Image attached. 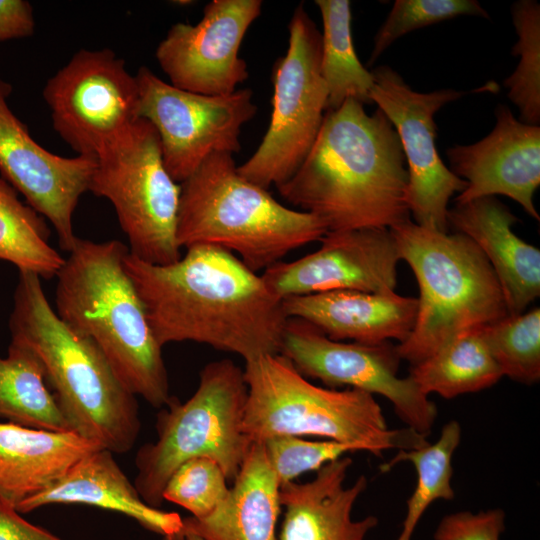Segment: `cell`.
I'll list each match as a JSON object with an SVG mask.
<instances>
[{
  "label": "cell",
  "mask_w": 540,
  "mask_h": 540,
  "mask_svg": "<svg viewBox=\"0 0 540 540\" xmlns=\"http://www.w3.org/2000/svg\"><path fill=\"white\" fill-rule=\"evenodd\" d=\"M10 342L32 350L73 432L112 453L128 452L141 429L137 397L89 338L51 307L41 278L19 271L9 318Z\"/></svg>",
  "instance_id": "obj_3"
},
{
  "label": "cell",
  "mask_w": 540,
  "mask_h": 540,
  "mask_svg": "<svg viewBox=\"0 0 540 540\" xmlns=\"http://www.w3.org/2000/svg\"><path fill=\"white\" fill-rule=\"evenodd\" d=\"M326 233L317 216L282 205L267 189L242 177L232 154L210 155L180 183V248L221 247L257 272Z\"/></svg>",
  "instance_id": "obj_5"
},
{
  "label": "cell",
  "mask_w": 540,
  "mask_h": 540,
  "mask_svg": "<svg viewBox=\"0 0 540 540\" xmlns=\"http://www.w3.org/2000/svg\"><path fill=\"white\" fill-rule=\"evenodd\" d=\"M266 454L280 486L300 475L318 471L345 454L361 451L356 445L333 440H306L299 436H276L265 440Z\"/></svg>",
  "instance_id": "obj_34"
},
{
  "label": "cell",
  "mask_w": 540,
  "mask_h": 540,
  "mask_svg": "<svg viewBox=\"0 0 540 540\" xmlns=\"http://www.w3.org/2000/svg\"><path fill=\"white\" fill-rule=\"evenodd\" d=\"M50 504H83L126 515L163 537L179 533L183 518L146 504L109 450L100 448L78 461L61 479L16 510L28 513Z\"/></svg>",
  "instance_id": "obj_22"
},
{
  "label": "cell",
  "mask_w": 540,
  "mask_h": 540,
  "mask_svg": "<svg viewBox=\"0 0 540 540\" xmlns=\"http://www.w3.org/2000/svg\"><path fill=\"white\" fill-rule=\"evenodd\" d=\"M89 191L112 204L130 254L158 265L181 258L180 184L164 166L159 137L149 121L138 118L98 154Z\"/></svg>",
  "instance_id": "obj_9"
},
{
  "label": "cell",
  "mask_w": 540,
  "mask_h": 540,
  "mask_svg": "<svg viewBox=\"0 0 540 540\" xmlns=\"http://www.w3.org/2000/svg\"><path fill=\"white\" fill-rule=\"evenodd\" d=\"M371 100L393 124L408 164L405 202L416 224L447 233L448 202L463 192L468 183L446 167L436 145L435 113L464 95L463 91L442 89L421 93L411 89L388 66L371 71Z\"/></svg>",
  "instance_id": "obj_14"
},
{
  "label": "cell",
  "mask_w": 540,
  "mask_h": 540,
  "mask_svg": "<svg viewBox=\"0 0 540 540\" xmlns=\"http://www.w3.org/2000/svg\"><path fill=\"white\" fill-rule=\"evenodd\" d=\"M247 394L244 371L221 359L202 368L187 401L172 397L157 414L156 441L143 445L135 458L134 486L146 504L159 508L170 476L194 457L212 458L234 481L252 444L242 431Z\"/></svg>",
  "instance_id": "obj_8"
},
{
  "label": "cell",
  "mask_w": 540,
  "mask_h": 540,
  "mask_svg": "<svg viewBox=\"0 0 540 540\" xmlns=\"http://www.w3.org/2000/svg\"><path fill=\"white\" fill-rule=\"evenodd\" d=\"M506 514L500 508L473 513L458 511L445 515L437 525L434 540H500Z\"/></svg>",
  "instance_id": "obj_35"
},
{
  "label": "cell",
  "mask_w": 540,
  "mask_h": 540,
  "mask_svg": "<svg viewBox=\"0 0 540 540\" xmlns=\"http://www.w3.org/2000/svg\"><path fill=\"white\" fill-rule=\"evenodd\" d=\"M280 354L301 375L329 388L346 386L385 397L407 427L423 436L429 435L435 423V403L409 376H398L401 359L390 342L336 341L303 319L288 318Z\"/></svg>",
  "instance_id": "obj_13"
},
{
  "label": "cell",
  "mask_w": 540,
  "mask_h": 540,
  "mask_svg": "<svg viewBox=\"0 0 540 540\" xmlns=\"http://www.w3.org/2000/svg\"><path fill=\"white\" fill-rule=\"evenodd\" d=\"M320 10L321 76L328 99L326 111L338 109L347 99L372 104L373 76L360 62L352 39L351 3L348 0H316Z\"/></svg>",
  "instance_id": "obj_27"
},
{
  "label": "cell",
  "mask_w": 540,
  "mask_h": 540,
  "mask_svg": "<svg viewBox=\"0 0 540 540\" xmlns=\"http://www.w3.org/2000/svg\"><path fill=\"white\" fill-rule=\"evenodd\" d=\"M12 87L0 80V171L2 178L55 229L59 246L69 252L77 236L73 214L89 191L96 158L53 154L35 141L8 105Z\"/></svg>",
  "instance_id": "obj_16"
},
{
  "label": "cell",
  "mask_w": 540,
  "mask_h": 540,
  "mask_svg": "<svg viewBox=\"0 0 540 540\" xmlns=\"http://www.w3.org/2000/svg\"><path fill=\"white\" fill-rule=\"evenodd\" d=\"M52 126L77 155L96 158L138 119V85L108 49L76 52L45 84Z\"/></svg>",
  "instance_id": "obj_12"
},
{
  "label": "cell",
  "mask_w": 540,
  "mask_h": 540,
  "mask_svg": "<svg viewBox=\"0 0 540 540\" xmlns=\"http://www.w3.org/2000/svg\"><path fill=\"white\" fill-rule=\"evenodd\" d=\"M284 56L273 65L271 120L259 147L238 173L264 188L280 186L300 167L322 125L328 92L321 76V33L303 3L288 25Z\"/></svg>",
  "instance_id": "obj_10"
},
{
  "label": "cell",
  "mask_w": 540,
  "mask_h": 540,
  "mask_svg": "<svg viewBox=\"0 0 540 540\" xmlns=\"http://www.w3.org/2000/svg\"><path fill=\"white\" fill-rule=\"evenodd\" d=\"M33 9L24 0H0V41L29 37L34 33Z\"/></svg>",
  "instance_id": "obj_36"
},
{
  "label": "cell",
  "mask_w": 540,
  "mask_h": 540,
  "mask_svg": "<svg viewBox=\"0 0 540 540\" xmlns=\"http://www.w3.org/2000/svg\"><path fill=\"white\" fill-rule=\"evenodd\" d=\"M320 242L306 256L265 269L269 289L282 299L334 290L395 292L401 258L390 229L328 231Z\"/></svg>",
  "instance_id": "obj_17"
},
{
  "label": "cell",
  "mask_w": 540,
  "mask_h": 540,
  "mask_svg": "<svg viewBox=\"0 0 540 540\" xmlns=\"http://www.w3.org/2000/svg\"><path fill=\"white\" fill-rule=\"evenodd\" d=\"M408 376L425 395L435 393L451 399L487 389L503 375L478 329L458 336L412 365Z\"/></svg>",
  "instance_id": "obj_26"
},
{
  "label": "cell",
  "mask_w": 540,
  "mask_h": 540,
  "mask_svg": "<svg viewBox=\"0 0 540 540\" xmlns=\"http://www.w3.org/2000/svg\"><path fill=\"white\" fill-rule=\"evenodd\" d=\"M262 5L261 0H212L196 25L174 24L155 52L170 84L211 96L236 91L249 76L240 46Z\"/></svg>",
  "instance_id": "obj_15"
},
{
  "label": "cell",
  "mask_w": 540,
  "mask_h": 540,
  "mask_svg": "<svg viewBox=\"0 0 540 540\" xmlns=\"http://www.w3.org/2000/svg\"><path fill=\"white\" fill-rule=\"evenodd\" d=\"M138 118L155 128L164 166L180 184L210 155L237 153L245 123L257 112L253 91L203 95L179 89L142 66L135 74Z\"/></svg>",
  "instance_id": "obj_11"
},
{
  "label": "cell",
  "mask_w": 540,
  "mask_h": 540,
  "mask_svg": "<svg viewBox=\"0 0 540 540\" xmlns=\"http://www.w3.org/2000/svg\"><path fill=\"white\" fill-rule=\"evenodd\" d=\"M518 41L511 54L520 56L516 70L504 81L509 99L518 107L520 121L540 123V5L520 0L511 7Z\"/></svg>",
  "instance_id": "obj_31"
},
{
  "label": "cell",
  "mask_w": 540,
  "mask_h": 540,
  "mask_svg": "<svg viewBox=\"0 0 540 540\" xmlns=\"http://www.w3.org/2000/svg\"><path fill=\"white\" fill-rule=\"evenodd\" d=\"M0 417L29 428L72 431L46 383L41 361L28 347L13 342L7 357H0Z\"/></svg>",
  "instance_id": "obj_25"
},
{
  "label": "cell",
  "mask_w": 540,
  "mask_h": 540,
  "mask_svg": "<svg viewBox=\"0 0 540 540\" xmlns=\"http://www.w3.org/2000/svg\"><path fill=\"white\" fill-rule=\"evenodd\" d=\"M408 171L399 136L377 108L347 99L326 111L308 155L276 187L288 203L317 216L328 231L392 228L410 220Z\"/></svg>",
  "instance_id": "obj_2"
},
{
  "label": "cell",
  "mask_w": 540,
  "mask_h": 540,
  "mask_svg": "<svg viewBox=\"0 0 540 540\" xmlns=\"http://www.w3.org/2000/svg\"><path fill=\"white\" fill-rule=\"evenodd\" d=\"M460 15L489 18L487 11L475 0H396L374 37L369 65L406 33Z\"/></svg>",
  "instance_id": "obj_33"
},
{
  "label": "cell",
  "mask_w": 540,
  "mask_h": 540,
  "mask_svg": "<svg viewBox=\"0 0 540 540\" xmlns=\"http://www.w3.org/2000/svg\"><path fill=\"white\" fill-rule=\"evenodd\" d=\"M227 478L210 457H194L181 464L168 479L163 499L173 502L193 517L203 518L221 506L230 494Z\"/></svg>",
  "instance_id": "obj_32"
},
{
  "label": "cell",
  "mask_w": 540,
  "mask_h": 540,
  "mask_svg": "<svg viewBox=\"0 0 540 540\" xmlns=\"http://www.w3.org/2000/svg\"><path fill=\"white\" fill-rule=\"evenodd\" d=\"M495 115L485 138L446 150L451 172L468 183L454 201L505 195L539 220L533 196L540 184V127L516 119L507 105H498Z\"/></svg>",
  "instance_id": "obj_18"
},
{
  "label": "cell",
  "mask_w": 540,
  "mask_h": 540,
  "mask_svg": "<svg viewBox=\"0 0 540 540\" xmlns=\"http://www.w3.org/2000/svg\"><path fill=\"white\" fill-rule=\"evenodd\" d=\"M0 540H62L49 531L24 519L0 498Z\"/></svg>",
  "instance_id": "obj_37"
},
{
  "label": "cell",
  "mask_w": 540,
  "mask_h": 540,
  "mask_svg": "<svg viewBox=\"0 0 540 540\" xmlns=\"http://www.w3.org/2000/svg\"><path fill=\"white\" fill-rule=\"evenodd\" d=\"M243 371L248 394L242 431L251 443L314 436L353 444L375 456L428 443L408 427L389 429L374 395L315 385L280 353L245 362Z\"/></svg>",
  "instance_id": "obj_6"
},
{
  "label": "cell",
  "mask_w": 540,
  "mask_h": 540,
  "mask_svg": "<svg viewBox=\"0 0 540 540\" xmlns=\"http://www.w3.org/2000/svg\"><path fill=\"white\" fill-rule=\"evenodd\" d=\"M45 218L18 198V192L0 178V259L19 271H30L40 278L56 277L65 258L48 240Z\"/></svg>",
  "instance_id": "obj_28"
},
{
  "label": "cell",
  "mask_w": 540,
  "mask_h": 540,
  "mask_svg": "<svg viewBox=\"0 0 540 540\" xmlns=\"http://www.w3.org/2000/svg\"><path fill=\"white\" fill-rule=\"evenodd\" d=\"M119 240L77 237L56 275L55 312L72 330L91 339L118 378L154 408L172 399L168 373L143 304L123 261Z\"/></svg>",
  "instance_id": "obj_4"
},
{
  "label": "cell",
  "mask_w": 540,
  "mask_h": 540,
  "mask_svg": "<svg viewBox=\"0 0 540 540\" xmlns=\"http://www.w3.org/2000/svg\"><path fill=\"white\" fill-rule=\"evenodd\" d=\"M283 306L288 318L303 319L332 340L379 345L407 339L418 300L395 292L334 290L287 297Z\"/></svg>",
  "instance_id": "obj_19"
},
{
  "label": "cell",
  "mask_w": 540,
  "mask_h": 540,
  "mask_svg": "<svg viewBox=\"0 0 540 540\" xmlns=\"http://www.w3.org/2000/svg\"><path fill=\"white\" fill-rule=\"evenodd\" d=\"M123 265L161 347L191 341L245 362L280 353L288 320L283 299L232 252L193 245L163 265L128 252Z\"/></svg>",
  "instance_id": "obj_1"
},
{
  "label": "cell",
  "mask_w": 540,
  "mask_h": 540,
  "mask_svg": "<svg viewBox=\"0 0 540 540\" xmlns=\"http://www.w3.org/2000/svg\"><path fill=\"white\" fill-rule=\"evenodd\" d=\"M183 534H184V539L185 540H204L203 538H201L200 536H198L197 534L192 533V532H188V531L183 530Z\"/></svg>",
  "instance_id": "obj_38"
},
{
  "label": "cell",
  "mask_w": 540,
  "mask_h": 540,
  "mask_svg": "<svg viewBox=\"0 0 540 540\" xmlns=\"http://www.w3.org/2000/svg\"><path fill=\"white\" fill-rule=\"evenodd\" d=\"M502 375L531 385L540 379V309L506 316L479 329Z\"/></svg>",
  "instance_id": "obj_30"
},
{
  "label": "cell",
  "mask_w": 540,
  "mask_h": 540,
  "mask_svg": "<svg viewBox=\"0 0 540 540\" xmlns=\"http://www.w3.org/2000/svg\"><path fill=\"white\" fill-rule=\"evenodd\" d=\"M226 501L203 518H183V530L204 540H278L280 483L263 442L251 444Z\"/></svg>",
  "instance_id": "obj_24"
},
{
  "label": "cell",
  "mask_w": 540,
  "mask_h": 540,
  "mask_svg": "<svg viewBox=\"0 0 540 540\" xmlns=\"http://www.w3.org/2000/svg\"><path fill=\"white\" fill-rule=\"evenodd\" d=\"M72 431H49L0 422V498L17 508L100 449Z\"/></svg>",
  "instance_id": "obj_23"
},
{
  "label": "cell",
  "mask_w": 540,
  "mask_h": 540,
  "mask_svg": "<svg viewBox=\"0 0 540 540\" xmlns=\"http://www.w3.org/2000/svg\"><path fill=\"white\" fill-rule=\"evenodd\" d=\"M518 218L495 196L448 209L449 228L469 237L492 266L509 316L525 312L540 295V251L512 230Z\"/></svg>",
  "instance_id": "obj_21"
},
{
  "label": "cell",
  "mask_w": 540,
  "mask_h": 540,
  "mask_svg": "<svg viewBox=\"0 0 540 540\" xmlns=\"http://www.w3.org/2000/svg\"><path fill=\"white\" fill-rule=\"evenodd\" d=\"M352 459L343 456L316 471L308 482L280 486V503L285 508L279 540H366L378 525L370 515L352 518L357 499L366 490L364 475L345 486Z\"/></svg>",
  "instance_id": "obj_20"
},
{
  "label": "cell",
  "mask_w": 540,
  "mask_h": 540,
  "mask_svg": "<svg viewBox=\"0 0 540 540\" xmlns=\"http://www.w3.org/2000/svg\"><path fill=\"white\" fill-rule=\"evenodd\" d=\"M461 441V427L457 421L447 422L433 443L410 450H399L380 470L389 471L400 462H410L416 471V485L406 502V514L396 540H411L422 516L437 500H452V458Z\"/></svg>",
  "instance_id": "obj_29"
},
{
  "label": "cell",
  "mask_w": 540,
  "mask_h": 540,
  "mask_svg": "<svg viewBox=\"0 0 540 540\" xmlns=\"http://www.w3.org/2000/svg\"><path fill=\"white\" fill-rule=\"evenodd\" d=\"M390 231L420 290L413 329L396 345L401 360L415 365L458 336L508 316L497 276L469 237L411 220Z\"/></svg>",
  "instance_id": "obj_7"
}]
</instances>
